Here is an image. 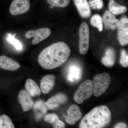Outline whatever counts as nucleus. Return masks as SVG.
Segmentation results:
<instances>
[{
  "label": "nucleus",
  "instance_id": "obj_13",
  "mask_svg": "<svg viewBox=\"0 0 128 128\" xmlns=\"http://www.w3.org/2000/svg\"><path fill=\"white\" fill-rule=\"evenodd\" d=\"M20 64L5 56H0V68L6 70L15 71L20 68Z\"/></svg>",
  "mask_w": 128,
  "mask_h": 128
},
{
  "label": "nucleus",
  "instance_id": "obj_20",
  "mask_svg": "<svg viewBox=\"0 0 128 128\" xmlns=\"http://www.w3.org/2000/svg\"><path fill=\"white\" fill-rule=\"evenodd\" d=\"M90 22L92 26L98 28L99 32H102L103 30L102 18L100 15L96 14L92 16Z\"/></svg>",
  "mask_w": 128,
  "mask_h": 128
},
{
  "label": "nucleus",
  "instance_id": "obj_23",
  "mask_svg": "<svg viewBox=\"0 0 128 128\" xmlns=\"http://www.w3.org/2000/svg\"><path fill=\"white\" fill-rule=\"evenodd\" d=\"M16 35V34H14L13 35L10 34H8L7 38V41L14 46L17 50H22V44L20 41L15 38V36Z\"/></svg>",
  "mask_w": 128,
  "mask_h": 128
},
{
  "label": "nucleus",
  "instance_id": "obj_21",
  "mask_svg": "<svg viewBox=\"0 0 128 128\" xmlns=\"http://www.w3.org/2000/svg\"><path fill=\"white\" fill-rule=\"evenodd\" d=\"M46 1L48 4L50 5V8L53 9L55 7H66L69 4L70 0H46Z\"/></svg>",
  "mask_w": 128,
  "mask_h": 128
},
{
  "label": "nucleus",
  "instance_id": "obj_9",
  "mask_svg": "<svg viewBox=\"0 0 128 128\" xmlns=\"http://www.w3.org/2000/svg\"><path fill=\"white\" fill-rule=\"evenodd\" d=\"M18 100L24 112L29 111L33 106L34 102L32 96L26 90H22L19 92Z\"/></svg>",
  "mask_w": 128,
  "mask_h": 128
},
{
  "label": "nucleus",
  "instance_id": "obj_5",
  "mask_svg": "<svg viewBox=\"0 0 128 128\" xmlns=\"http://www.w3.org/2000/svg\"><path fill=\"white\" fill-rule=\"evenodd\" d=\"M79 51L82 55L86 54L89 49V30L87 23L82 22L79 28Z\"/></svg>",
  "mask_w": 128,
  "mask_h": 128
},
{
  "label": "nucleus",
  "instance_id": "obj_4",
  "mask_svg": "<svg viewBox=\"0 0 128 128\" xmlns=\"http://www.w3.org/2000/svg\"><path fill=\"white\" fill-rule=\"evenodd\" d=\"M93 94V84L92 80H87L82 82L76 90L74 96V100L81 104L90 98Z\"/></svg>",
  "mask_w": 128,
  "mask_h": 128
},
{
  "label": "nucleus",
  "instance_id": "obj_17",
  "mask_svg": "<svg viewBox=\"0 0 128 128\" xmlns=\"http://www.w3.org/2000/svg\"><path fill=\"white\" fill-rule=\"evenodd\" d=\"M26 90L32 97L40 96L41 90L36 82L32 79H28L25 84Z\"/></svg>",
  "mask_w": 128,
  "mask_h": 128
},
{
  "label": "nucleus",
  "instance_id": "obj_10",
  "mask_svg": "<svg viewBox=\"0 0 128 128\" xmlns=\"http://www.w3.org/2000/svg\"><path fill=\"white\" fill-rule=\"evenodd\" d=\"M102 21L106 30H115L118 29L120 24V21L116 18L114 15L109 11L106 10L104 14Z\"/></svg>",
  "mask_w": 128,
  "mask_h": 128
},
{
  "label": "nucleus",
  "instance_id": "obj_7",
  "mask_svg": "<svg viewBox=\"0 0 128 128\" xmlns=\"http://www.w3.org/2000/svg\"><path fill=\"white\" fill-rule=\"evenodd\" d=\"M30 5L29 0H13L10 6L9 12L13 16L24 14L28 11Z\"/></svg>",
  "mask_w": 128,
  "mask_h": 128
},
{
  "label": "nucleus",
  "instance_id": "obj_22",
  "mask_svg": "<svg viewBox=\"0 0 128 128\" xmlns=\"http://www.w3.org/2000/svg\"><path fill=\"white\" fill-rule=\"evenodd\" d=\"M11 119L6 114L0 116V128H14Z\"/></svg>",
  "mask_w": 128,
  "mask_h": 128
},
{
  "label": "nucleus",
  "instance_id": "obj_14",
  "mask_svg": "<svg viewBox=\"0 0 128 128\" xmlns=\"http://www.w3.org/2000/svg\"><path fill=\"white\" fill-rule=\"evenodd\" d=\"M56 77L53 74L44 76L40 81V89L44 94H47L52 89L55 85Z\"/></svg>",
  "mask_w": 128,
  "mask_h": 128
},
{
  "label": "nucleus",
  "instance_id": "obj_29",
  "mask_svg": "<svg viewBox=\"0 0 128 128\" xmlns=\"http://www.w3.org/2000/svg\"><path fill=\"white\" fill-rule=\"evenodd\" d=\"M89 6L93 9H96V4H95L94 1L92 0H90L89 1Z\"/></svg>",
  "mask_w": 128,
  "mask_h": 128
},
{
  "label": "nucleus",
  "instance_id": "obj_6",
  "mask_svg": "<svg viewBox=\"0 0 128 128\" xmlns=\"http://www.w3.org/2000/svg\"><path fill=\"white\" fill-rule=\"evenodd\" d=\"M51 34L50 29L48 28H41L35 30H29L26 32L25 36L27 38H33L32 44L36 45L46 39Z\"/></svg>",
  "mask_w": 128,
  "mask_h": 128
},
{
  "label": "nucleus",
  "instance_id": "obj_26",
  "mask_svg": "<svg viewBox=\"0 0 128 128\" xmlns=\"http://www.w3.org/2000/svg\"><path fill=\"white\" fill-rule=\"evenodd\" d=\"M120 64L124 67H128V56L126 50H121V58L120 61Z\"/></svg>",
  "mask_w": 128,
  "mask_h": 128
},
{
  "label": "nucleus",
  "instance_id": "obj_15",
  "mask_svg": "<svg viewBox=\"0 0 128 128\" xmlns=\"http://www.w3.org/2000/svg\"><path fill=\"white\" fill-rule=\"evenodd\" d=\"M74 2L81 16L88 18L92 12L87 0H74Z\"/></svg>",
  "mask_w": 128,
  "mask_h": 128
},
{
  "label": "nucleus",
  "instance_id": "obj_24",
  "mask_svg": "<svg viewBox=\"0 0 128 128\" xmlns=\"http://www.w3.org/2000/svg\"><path fill=\"white\" fill-rule=\"evenodd\" d=\"M80 76V70L77 66H73L70 68L68 79L70 81L73 82L79 79Z\"/></svg>",
  "mask_w": 128,
  "mask_h": 128
},
{
  "label": "nucleus",
  "instance_id": "obj_1",
  "mask_svg": "<svg viewBox=\"0 0 128 128\" xmlns=\"http://www.w3.org/2000/svg\"><path fill=\"white\" fill-rule=\"evenodd\" d=\"M68 46L63 42L52 44L40 54L38 61L40 66L47 70H52L64 64L70 55Z\"/></svg>",
  "mask_w": 128,
  "mask_h": 128
},
{
  "label": "nucleus",
  "instance_id": "obj_16",
  "mask_svg": "<svg viewBox=\"0 0 128 128\" xmlns=\"http://www.w3.org/2000/svg\"><path fill=\"white\" fill-rule=\"evenodd\" d=\"M116 51L112 48H108L106 50L105 56L102 57V62L107 67H112L114 65L116 61Z\"/></svg>",
  "mask_w": 128,
  "mask_h": 128
},
{
  "label": "nucleus",
  "instance_id": "obj_12",
  "mask_svg": "<svg viewBox=\"0 0 128 128\" xmlns=\"http://www.w3.org/2000/svg\"><path fill=\"white\" fill-rule=\"evenodd\" d=\"M68 97L66 94L59 93L48 99L45 102L48 108L52 110L64 104L68 100Z\"/></svg>",
  "mask_w": 128,
  "mask_h": 128
},
{
  "label": "nucleus",
  "instance_id": "obj_28",
  "mask_svg": "<svg viewBox=\"0 0 128 128\" xmlns=\"http://www.w3.org/2000/svg\"><path fill=\"white\" fill-rule=\"evenodd\" d=\"M128 128L127 124L124 122H120L117 124L114 127V128Z\"/></svg>",
  "mask_w": 128,
  "mask_h": 128
},
{
  "label": "nucleus",
  "instance_id": "obj_25",
  "mask_svg": "<svg viewBox=\"0 0 128 128\" xmlns=\"http://www.w3.org/2000/svg\"><path fill=\"white\" fill-rule=\"evenodd\" d=\"M48 108L45 102H44L43 101H38L34 105V110L41 111L42 114L46 113L48 111Z\"/></svg>",
  "mask_w": 128,
  "mask_h": 128
},
{
  "label": "nucleus",
  "instance_id": "obj_2",
  "mask_svg": "<svg viewBox=\"0 0 128 128\" xmlns=\"http://www.w3.org/2000/svg\"><path fill=\"white\" fill-rule=\"evenodd\" d=\"M112 120V114L105 105L94 108L82 120L80 128H101L108 126Z\"/></svg>",
  "mask_w": 128,
  "mask_h": 128
},
{
  "label": "nucleus",
  "instance_id": "obj_19",
  "mask_svg": "<svg viewBox=\"0 0 128 128\" xmlns=\"http://www.w3.org/2000/svg\"><path fill=\"white\" fill-rule=\"evenodd\" d=\"M108 9L109 11L114 15L124 13L127 10V8L126 6L120 5L114 0H109Z\"/></svg>",
  "mask_w": 128,
  "mask_h": 128
},
{
  "label": "nucleus",
  "instance_id": "obj_27",
  "mask_svg": "<svg viewBox=\"0 0 128 128\" xmlns=\"http://www.w3.org/2000/svg\"><path fill=\"white\" fill-rule=\"evenodd\" d=\"M96 4V9L100 10L103 6V2L102 0H92Z\"/></svg>",
  "mask_w": 128,
  "mask_h": 128
},
{
  "label": "nucleus",
  "instance_id": "obj_18",
  "mask_svg": "<svg viewBox=\"0 0 128 128\" xmlns=\"http://www.w3.org/2000/svg\"><path fill=\"white\" fill-rule=\"evenodd\" d=\"M44 121L50 124L54 128H64L65 124L63 121L60 120L57 114H47L44 118Z\"/></svg>",
  "mask_w": 128,
  "mask_h": 128
},
{
  "label": "nucleus",
  "instance_id": "obj_11",
  "mask_svg": "<svg viewBox=\"0 0 128 128\" xmlns=\"http://www.w3.org/2000/svg\"><path fill=\"white\" fill-rule=\"evenodd\" d=\"M68 116L66 119L67 124L73 125L76 123L82 117V114L78 105L73 104L69 108L67 111Z\"/></svg>",
  "mask_w": 128,
  "mask_h": 128
},
{
  "label": "nucleus",
  "instance_id": "obj_3",
  "mask_svg": "<svg viewBox=\"0 0 128 128\" xmlns=\"http://www.w3.org/2000/svg\"><path fill=\"white\" fill-rule=\"evenodd\" d=\"M111 82L109 74L104 73L94 76L92 82L93 94L97 97L100 96L107 90Z\"/></svg>",
  "mask_w": 128,
  "mask_h": 128
},
{
  "label": "nucleus",
  "instance_id": "obj_8",
  "mask_svg": "<svg viewBox=\"0 0 128 128\" xmlns=\"http://www.w3.org/2000/svg\"><path fill=\"white\" fill-rule=\"evenodd\" d=\"M118 38L119 42L122 46L128 45V20L123 18L120 20L118 28Z\"/></svg>",
  "mask_w": 128,
  "mask_h": 128
}]
</instances>
